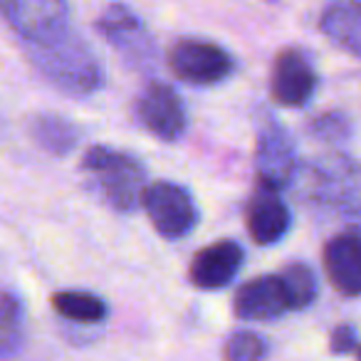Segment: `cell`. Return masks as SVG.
<instances>
[{"label":"cell","instance_id":"5b68a950","mask_svg":"<svg viewBox=\"0 0 361 361\" xmlns=\"http://www.w3.org/2000/svg\"><path fill=\"white\" fill-rule=\"evenodd\" d=\"M97 32L124 57L126 65L136 67V70H149L154 65V37L149 35L141 18L126 6H121V3L109 6L97 18Z\"/></svg>","mask_w":361,"mask_h":361},{"label":"cell","instance_id":"52a82bcc","mask_svg":"<svg viewBox=\"0 0 361 361\" xmlns=\"http://www.w3.org/2000/svg\"><path fill=\"white\" fill-rule=\"evenodd\" d=\"M136 119L161 141H176L188 126L186 104L166 82H151L144 87V92L136 97Z\"/></svg>","mask_w":361,"mask_h":361},{"label":"cell","instance_id":"2e32d148","mask_svg":"<svg viewBox=\"0 0 361 361\" xmlns=\"http://www.w3.org/2000/svg\"><path fill=\"white\" fill-rule=\"evenodd\" d=\"M52 307L60 317L82 324H99L109 314V307L99 295L82 290H62L52 295Z\"/></svg>","mask_w":361,"mask_h":361},{"label":"cell","instance_id":"7a4b0ae2","mask_svg":"<svg viewBox=\"0 0 361 361\" xmlns=\"http://www.w3.org/2000/svg\"><path fill=\"white\" fill-rule=\"evenodd\" d=\"M82 173L87 176L97 196L119 213H131L144 206L146 169L136 156L109 146H92L82 156Z\"/></svg>","mask_w":361,"mask_h":361},{"label":"cell","instance_id":"3957f363","mask_svg":"<svg viewBox=\"0 0 361 361\" xmlns=\"http://www.w3.org/2000/svg\"><path fill=\"white\" fill-rule=\"evenodd\" d=\"M169 67L180 82L208 87L226 82L235 72V60L216 42L183 37L171 45Z\"/></svg>","mask_w":361,"mask_h":361},{"label":"cell","instance_id":"e0dca14e","mask_svg":"<svg viewBox=\"0 0 361 361\" xmlns=\"http://www.w3.org/2000/svg\"><path fill=\"white\" fill-rule=\"evenodd\" d=\"M25 339V310L23 302L13 292H3L0 300V351L6 359H11L16 351H20Z\"/></svg>","mask_w":361,"mask_h":361},{"label":"cell","instance_id":"277c9868","mask_svg":"<svg viewBox=\"0 0 361 361\" xmlns=\"http://www.w3.org/2000/svg\"><path fill=\"white\" fill-rule=\"evenodd\" d=\"M144 211L159 235L169 240H180L198 226V208L191 193L171 180L151 183L144 196Z\"/></svg>","mask_w":361,"mask_h":361},{"label":"cell","instance_id":"5bb4252c","mask_svg":"<svg viewBox=\"0 0 361 361\" xmlns=\"http://www.w3.org/2000/svg\"><path fill=\"white\" fill-rule=\"evenodd\" d=\"M319 30L349 55L361 60V0H336L322 13Z\"/></svg>","mask_w":361,"mask_h":361},{"label":"cell","instance_id":"8fae6325","mask_svg":"<svg viewBox=\"0 0 361 361\" xmlns=\"http://www.w3.org/2000/svg\"><path fill=\"white\" fill-rule=\"evenodd\" d=\"M245 226L257 245H275L290 233L292 213L275 188L257 186L245 208Z\"/></svg>","mask_w":361,"mask_h":361},{"label":"cell","instance_id":"9c48e42d","mask_svg":"<svg viewBox=\"0 0 361 361\" xmlns=\"http://www.w3.org/2000/svg\"><path fill=\"white\" fill-rule=\"evenodd\" d=\"M317 90V72L302 50L287 47L275 57L270 77L272 99L282 106H305Z\"/></svg>","mask_w":361,"mask_h":361},{"label":"cell","instance_id":"ffe728a7","mask_svg":"<svg viewBox=\"0 0 361 361\" xmlns=\"http://www.w3.org/2000/svg\"><path fill=\"white\" fill-rule=\"evenodd\" d=\"M310 131L322 141H341L349 136V119L339 111H326V114L312 119Z\"/></svg>","mask_w":361,"mask_h":361},{"label":"cell","instance_id":"7c38bea8","mask_svg":"<svg viewBox=\"0 0 361 361\" xmlns=\"http://www.w3.org/2000/svg\"><path fill=\"white\" fill-rule=\"evenodd\" d=\"M245 250L235 240H218L193 255L188 277L198 290H221L231 285L240 272Z\"/></svg>","mask_w":361,"mask_h":361},{"label":"cell","instance_id":"7402d4cb","mask_svg":"<svg viewBox=\"0 0 361 361\" xmlns=\"http://www.w3.org/2000/svg\"><path fill=\"white\" fill-rule=\"evenodd\" d=\"M356 359H359V361H361V346H359V354H356Z\"/></svg>","mask_w":361,"mask_h":361},{"label":"cell","instance_id":"9a60e30c","mask_svg":"<svg viewBox=\"0 0 361 361\" xmlns=\"http://www.w3.org/2000/svg\"><path fill=\"white\" fill-rule=\"evenodd\" d=\"M32 141L52 156H65L80 141V131L70 119L60 114H35L27 124Z\"/></svg>","mask_w":361,"mask_h":361},{"label":"cell","instance_id":"ba28073f","mask_svg":"<svg viewBox=\"0 0 361 361\" xmlns=\"http://www.w3.org/2000/svg\"><path fill=\"white\" fill-rule=\"evenodd\" d=\"M255 171L262 186L267 188H285L297 171V149L292 136L275 119H265L257 131V149H255Z\"/></svg>","mask_w":361,"mask_h":361},{"label":"cell","instance_id":"8992f818","mask_svg":"<svg viewBox=\"0 0 361 361\" xmlns=\"http://www.w3.org/2000/svg\"><path fill=\"white\" fill-rule=\"evenodd\" d=\"M8 25L25 40L47 42L67 30V0H0Z\"/></svg>","mask_w":361,"mask_h":361},{"label":"cell","instance_id":"4fadbf2b","mask_svg":"<svg viewBox=\"0 0 361 361\" xmlns=\"http://www.w3.org/2000/svg\"><path fill=\"white\" fill-rule=\"evenodd\" d=\"M324 272L336 292L346 297L361 295V233L346 231L326 243Z\"/></svg>","mask_w":361,"mask_h":361},{"label":"cell","instance_id":"6da1fadb","mask_svg":"<svg viewBox=\"0 0 361 361\" xmlns=\"http://www.w3.org/2000/svg\"><path fill=\"white\" fill-rule=\"evenodd\" d=\"M25 52L32 67L70 97H90L104 82V67L99 65L92 47L72 30H65L47 42L25 45Z\"/></svg>","mask_w":361,"mask_h":361},{"label":"cell","instance_id":"30bf717a","mask_svg":"<svg viewBox=\"0 0 361 361\" xmlns=\"http://www.w3.org/2000/svg\"><path fill=\"white\" fill-rule=\"evenodd\" d=\"M233 312L245 322H272L290 310L287 292L280 275H260L238 287L233 297Z\"/></svg>","mask_w":361,"mask_h":361},{"label":"cell","instance_id":"d6986e66","mask_svg":"<svg viewBox=\"0 0 361 361\" xmlns=\"http://www.w3.org/2000/svg\"><path fill=\"white\" fill-rule=\"evenodd\" d=\"M226 361H262L267 356V341L257 331H233L223 346Z\"/></svg>","mask_w":361,"mask_h":361},{"label":"cell","instance_id":"44dd1931","mask_svg":"<svg viewBox=\"0 0 361 361\" xmlns=\"http://www.w3.org/2000/svg\"><path fill=\"white\" fill-rule=\"evenodd\" d=\"M359 349V334L351 324H339L329 334V351L331 354H351Z\"/></svg>","mask_w":361,"mask_h":361},{"label":"cell","instance_id":"ac0fdd59","mask_svg":"<svg viewBox=\"0 0 361 361\" xmlns=\"http://www.w3.org/2000/svg\"><path fill=\"white\" fill-rule=\"evenodd\" d=\"M280 277L282 285H285L290 310H305L317 300L319 282H317L314 270L307 262H290L287 267H282Z\"/></svg>","mask_w":361,"mask_h":361}]
</instances>
